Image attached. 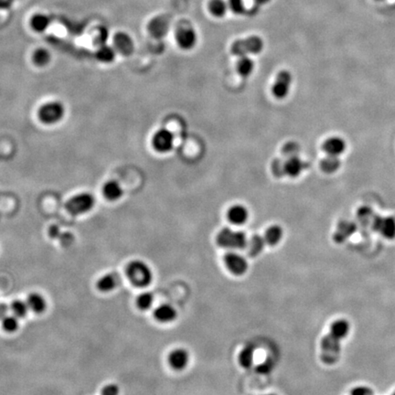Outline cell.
<instances>
[{
  "mask_svg": "<svg viewBox=\"0 0 395 395\" xmlns=\"http://www.w3.org/2000/svg\"><path fill=\"white\" fill-rule=\"evenodd\" d=\"M126 275L129 281L136 287H147L153 280L152 270L141 260H134L126 266Z\"/></svg>",
  "mask_w": 395,
  "mask_h": 395,
  "instance_id": "obj_1",
  "label": "cell"
},
{
  "mask_svg": "<svg viewBox=\"0 0 395 395\" xmlns=\"http://www.w3.org/2000/svg\"><path fill=\"white\" fill-rule=\"evenodd\" d=\"M216 242L219 246L229 250H242L246 248L248 239L245 232L224 228L217 235Z\"/></svg>",
  "mask_w": 395,
  "mask_h": 395,
  "instance_id": "obj_2",
  "label": "cell"
},
{
  "mask_svg": "<svg viewBox=\"0 0 395 395\" xmlns=\"http://www.w3.org/2000/svg\"><path fill=\"white\" fill-rule=\"evenodd\" d=\"M66 113L61 102H47L41 105L38 110V119L43 125L53 126L63 120Z\"/></svg>",
  "mask_w": 395,
  "mask_h": 395,
  "instance_id": "obj_3",
  "label": "cell"
},
{
  "mask_svg": "<svg viewBox=\"0 0 395 395\" xmlns=\"http://www.w3.org/2000/svg\"><path fill=\"white\" fill-rule=\"evenodd\" d=\"M95 205L93 194L81 192L70 198L65 203V209L70 214L79 216L88 213Z\"/></svg>",
  "mask_w": 395,
  "mask_h": 395,
  "instance_id": "obj_4",
  "label": "cell"
},
{
  "mask_svg": "<svg viewBox=\"0 0 395 395\" xmlns=\"http://www.w3.org/2000/svg\"><path fill=\"white\" fill-rule=\"evenodd\" d=\"M264 49V42L258 36H251L244 40H238L231 45V53L238 57L248 54H258Z\"/></svg>",
  "mask_w": 395,
  "mask_h": 395,
  "instance_id": "obj_5",
  "label": "cell"
},
{
  "mask_svg": "<svg viewBox=\"0 0 395 395\" xmlns=\"http://www.w3.org/2000/svg\"><path fill=\"white\" fill-rule=\"evenodd\" d=\"M341 341L328 333L321 341V361L328 365H333L341 357Z\"/></svg>",
  "mask_w": 395,
  "mask_h": 395,
  "instance_id": "obj_6",
  "label": "cell"
},
{
  "mask_svg": "<svg viewBox=\"0 0 395 395\" xmlns=\"http://www.w3.org/2000/svg\"><path fill=\"white\" fill-rule=\"evenodd\" d=\"M176 41L182 50L189 51L197 44V33L191 26H181L176 32Z\"/></svg>",
  "mask_w": 395,
  "mask_h": 395,
  "instance_id": "obj_7",
  "label": "cell"
},
{
  "mask_svg": "<svg viewBox=\"0 0 395 395\" xmlns=\"http://www.w3.org/2000/svg\"><path fill=\"white\" fill-rule=\"evenodd\" d=\"M152 146L156 151L160 153L169 152L174 146V135L168 129H160L152 137Z\"/></svg>",
  "mask_w": 395,
  "mask_h": 395,
  "instance_id": "obj_8",
  "label": "cell"
},
{
  "mask_svg": "<svg viewBox=\"0 0 395 395\" xmlns=\"http://www.w3.org/2000/svg\"><path fill=\"white\" fill-rule=\"evenodd\" d=\"M224 264L234 275H243L248 270V263L243 255L234 252H228L224 256Z\"/></svg>",
  "mask_w": 395,
  "mask_h": 395,
  "instance_id": "obj_9",
  "label": "cell"
},
{
  "mask_svg": "<svg viewBox=\"0 0 395 395\" xmlns=\"http://www.w3.org/2000/svg\"><path fill=\"white\" fill-rule=\"evenodd\" d=\"M291 84L292 75L290 72L288 71H281L276 76V79L272 88L273 96L278 99L286 98L290 91Z\"/></svg>",
  "mask_w": 395,
  "mask_h": 395,
  "instance_id": "obj_10",
  "label": "cell"
},
{
  "mask_svg": "<svg viewBox=\"0 0 395 395\" xmlns=\"http://www.w3.org/2000/svg\"><path fill=\"white\" fill-rule=\"evenodd\" d=\"M372 227L386 239L395 238V220L392 217H375Z\"/></svg>",
  "mask_w": 395,
  "mask_h": 395,
  "instance_id": "obj_11",
  "label": "cell"
},
{
  "mask_svg": "<svg viewBox=\"0 0 395 395\" xmlns=\"http://www.w3.org/2000/svg\"><path fill=\"white\" fill-rule=\"evenodd\" d=\"M170 29V18L168 16H159L153 18L149 25L148 31L153 38H162L168 33Z\"/></svg>",
  "mask_w": 395,
  "mask_h": 395,
  "instance_id": "obj_12",
  "label": "cell"
},
{
  "mask_svg": "<svg viewBox=\"0 0 395 395\" xmlns=\"http://www.w3.org/2000/svg\"><path fill=\"white\" fill-rule=\"evenodd\" d=\"M189 354L186 349H174L168 355V363L174 370H184L189 364Z\"/></svg>",
  "mask_w": 395,
  "mask_h": 395,
  "instance_id": "obj_13",
  "label": "cell"
},
{
  "mask_svg": "<svg viewBox=\"0 0 395 395\" xmlns=\"http://www.w3.org/2000/svg\"><path fill=\"white\" fill-rule=\"evenodd\" d=\"M114 44L115 51L125 56L132 54L134 51V42L128 34L120 32L114 38Z\"/></svg>",
  "mask_w": 395,
  "mask_h": 395,
  "instance_id": "obj_14",
  "label": "cell"
},
{
  "mask_svg": "<svg viewBox=\"0 0 395 395\" xmlns=\"http://www.w3.org/2000/svg\"><path fill=\"white\" fill-rule=\"evenodd\" d=\"M346 142L344 139L339 136H332L327 139L323 144V150L328 156H341L346 150Z\"/></svg>",
  "mask_w": 395,
  "mask_h": 395,
  "instance_id": "obj_15",
  "label": "cell"
},
{
  "mask_svg": "<svg viewBox=\"0 0 395 395\" xmlns=\"http://www.w3.org/2000/svg\"><path fill=\"white\" fill-rule=\"evenodd\" d=\"M102 193L105 200L108 202H117L124 195V190L119 182L115 181H108L105 182L102 188Z\"/></svg>",
  "mask_w": 395,
  "mask_h": 395,
  "instance_id": "obj_16",
  "label": "cell"
},
{
  "mask_svg": "<svg viewBox=\"0 0 395 395\" xmlns=\"http://www.w3.org/2000/svg\"><path fill=\"white\" fill-rule=\"evenodd\" d=\"M356 224L349 221H343L339 223L336 231L334 233V241L338 244L344 243L356 231Z\"/></svg>",
  "mask_w": 395,
  "mask_h": 395,
  "instance_id": "obj_17",
  "label": "cell"
},
{
  "mask_svg": "<svg viewBox=\"0 0 395 395\" xmlns=\"http://www.w3.org/2000/svg\"><path fill=\"white\" fill-rule=\"evenodd\" d=\"M177 310L168 304L160 305L154 311V317L160 323H170L177 319Z\"/></svg>",
  "mask_w": 395,
  "mask_h": 395,
  "instance_id": "obj_18",
  "label": "cell"
},
{
  "mask_svg": "<svg viewBox=\"0 0 395 395\" xmlns=\"http://www.w3.org/2000/svg\"><path fill=\"white\" fill-rule=\"evenodd\" d=\"M286 166V176L290 177H299L303 172L304 169L307 167V163H305L299 156L289 157L285 160Z\"/></svg>",
  "mask_w": 395,
  "mask_h": 395,
  "instance_id": "obj_19",
  "label": "cell"
},
{
  "mask_svg": "<svg viewBox=\"0 0 395 395\" xmlns=\"http://www.w3.org/2000/svg\"><path fill=\"white\" fill-rule=\"evenodd\" d=\"M228 220L234 225H242L247 222L248 210L243 205H234L228 210Z\"/></svg>",
  "mask_w": 395,
  "mask_h": 395,
  "instance_id": "obj_20",
  "label": "cell"
},
{
  "mask_svg": "<svg viewBox=\"0 0 395 395\" xmlns=\"http://www.w3.org/2000/svg\"><path fill=\"white\" fill-rule=\"evenodd\" d=\"M349 329H350V326L347 320H338L331 324L329 334H331L338 340L342 341V340H344L346 337L348 336Z\"/></svg>",
  "mask_w": 395,
  "mask_h": 395,
  "instance_id": "obj_21",
  "label": "cell"
},
{
  "mask_svg": "<svg viewBox=\"0 0 395 395\" xmlns=\"http://www.w3.org/2000/svg\"><path fill=\"white\" fill-rule=\"evenodd\" d=\"M27 304L30 307V310H32L37 314H41L42 312L45 311L47 307L46 300L42 294L38 293L30 294L27 299Z\"/></svg>",
  "mask_w": 395,
  "mask_h": 395,
  "instance_id": "obj_22",
  "label": "cell"
},
{
  "mask_svg": "<svg viewBox=\"0 0 395 395\" xmlns=\"http://www.w3.org/2000/svg\"><path fill=\"white\" fill-rule=\"evenodd\" d=\"M266 244L265 240L263 236L255 235L252 236L251 239L248 240L247 244V248H248V254L251 257H256L263 252L265 248V245Z\"/></svg>",
  "mask_w": 395,
  "mask_h": 395,
  "instance_id": "obj_23",
  "label": "cell"
},
{
  "mask_svg": "<svg viewBox=\"0 0 395 395\" xmlns=\"http://www.w3.org/2000/svg\"><path fill=\"white\" fill-rule=\"evenodd\" d=\"M118 281H119V278H117V275H115L114 273H107L99 279V281L97 283V287L102 292L107 293L110 291L114 290V288L118 286Z\"/></svg>",
  "mask_w": 395,
  "mask_h": 395,
  "instance_id": "obj_24",
  "label": "cell"
},
{
  "mask_svg": "<svg viewBox=\"0 0 395 395\" xmlns=\"http://www.w3.org/2000/svg\"><path fill=\"white\" fill-rule=\"evenodd\" d=\"M31 28L33 29L34 31L42 33L46 31L47 29L51 25V19L50 17L47 16L46 14H42L38 13L32 17L30 21Z\"/></svg>",
  "mask_w": 395,
  "mask_h": 395,
  "instance_id": "obj_25",
  "label": "cell"
},
{
  "mask_svg": "<svg viewBox=\"0 0 395 395\" xmlns=\"http://www.w3.org/2000/svg\"><path fill=\"white\" fill-rule=\"evenodd\" d=\"M283 234H284V232H283V229H282L281 226L272 225L265 231L264 238H265L266 244L271 245V246H274L280 243V241L283 238Z\"/></svg>",
  "mask_w": 395,
  "mask_h": 395,
  "instance_id": "obj_26",
  "label": "cell"
},
{
  "mask_svg": "<svg viewBox=\"0 0 395 395\" xmlns=\"http://www.w3.org/2000/svg\"><path fill=\"white\" fill-rule=\"evenodd\" d=\"M238 361H239L240 365L245 369H249L252 367L254 361V348L252 345L245 346L244 349L240 351Z\"/></svg>",
  "mask_w": 395,
  "mask_h": 395,
  "instance_id": "obj_27",
  "label": "cell"
},
{
  "mask_svg": "<svg viewBox=\"0 0 395 395\" xmlns=\"http://www.w3.org/2000/svg\"><path fill=\"white\" fill-rule=\"evenodd\" d=\"M341 165V160L339 159V156H328V155L325 159L321 160L320 168L325 173L332 174V173L336 172L337 170H339Z\"/></svg>",
  "mask_w": 395,
  "mask_h": 395,
  "instance_id": "obj_28",
  "label": "cell"
},
{
  "mask_svg": "<svg viewBox=\"0 0 395 395\" xmlns=\"http://www.w3.org/2000/svg\"><path fill=\"white\" fill-rule=\"evenodd\" d=\"M51 61V52L44 48L37 49L32 54V62L37 67H45Z\"/></svg>",
  "mask_w": 395,
  "mask_h": 395,
  "instance_id": "obj_29",
  "label": "cell"
},
{
  "mask_svg": "<svg viewBox=\"0 0 395 395\" xmlns=\"http://www.w3.org/2000/svg\"><path fill=\"white\" fill-rule=\"evenodd\" d=\"M254 69V63L252 59H250L247 56L240 57L238 63H237V71L242 77H249L252 74Z\"/></svg>",
  "mask_w": 395,
  "mask_h": 395,
  "instance_id": "obj_30",
  "label": "cell"
},
{
  "mask_svg": "<svg viewBox=\"0 0 395 395\" xmlns=\"http://www.w3.org/2000/svg\"><path fill=\"white\" fill-rule=\"evenodd\" d=\"M116 52H117V51H115L114 49H113L112 47L103 45V46L97 51L96 58L99 62H101V63H113L114 59H115Z\"/></svg>",
  "mask_w": 395,
  "mask_h": 395,
  "instance_id": "obj_31",
  "label": "cell"
},
{
  "mask_svg": "<svg viewBox=\"0 0 395 395\" xmlns=\"http://www.w3.org/2000/svg\"><path fill=\"white\" fill-rule=\"evenodd\" d=\"M228 8L229 6L224 0H210L209 4L210 13L217 17H224L227 12Z\"/></svg>",
  "mask_w": 395,
  "mask_h": 395,
  "instance_id": "obj_32",
  "label": "cell"
},
{
  "mask_svg": "<svg viewBox=\"0 0 395 395\" xmlns=\"http://www.w3.org/2000/svg\"><path fill=\"white\" fill-rule=\"evenodd\" d=\"M10 308H11L14 315H16L17 318H21V319L25 318L27 314H28L29 309H30V307L28 306L27 302H24V301L19 300V299L13 301Z\"/></svg>",
  "mask_w": 395,
  "mask_h": 395,
  "instance_id": "obj_33",
  "label": "cell"
},
{
  "mask_svg": "<svg viewBox=\"0 0 395 395\" xmlns=\"http://www.w3.org/2000/svg\"><path fill=\"white\" fill-rule=\"evenodd\" d=\"M153 303H154V297L149 292H145L143 294H139L137 299H136L137 307H139V309L144 310V311L150 309Z\"/></svg>",
  "mask_w": 395,
  "mask_h": 395,
  "instance_id": "obj_34",
  "label": "cell"
},
{
  "mask_svg": "<svg viewBox=\"0 0 395 395\" xmlns=\"http://www.w3.org/2000/svg\"><path fill=\"white\" fill-rule=\"evenodd\" d=\"M18 318L16 315H6L2 320V327L7 332H15L18 328Z\"/></svg>",
  "mask_w": 395,
  "mask_h": 395,
  "instance_id": "obj_35",
  "label": "cell"
},
{
  "mask_svg": "<svg viewBox=\"0 0 395 395\" xmlns=\"http://www.w3.org/2000/svg\"><path fill=\"white\" fill-rule=\"evenodd\" d=\"M299 152H300V147L299 144L295 142H287L282 148V154L286 159L299 156Z\"/></svg>",
  "mask_w": 395,
  "mask_h": 395,
  "instance_id": "obj_36",
  "label": "cell"
},
{
  "mask_svg": "<svg viewBox=\"0 0 395 395\" xmlns=\"http://www.w3.org/2000/svg\"><path fill=\"white\" fill-rule=\"evenodd\" d=\"M271 169L273 176L275 177H285L286 176V166H285V160L282 159H275L272 162L271 165Z\"/></svg>",
  "mask_w": 395,
  "mask_h": 395,
  "instance_id": "obj_37",
  "label": "cell"
},
{
  "mask_svg": "<svg viewBox=\"0 0 395 395\" xmlns=\"http://www.w3.org/2000/svg\"><path fill=\"white\" fill-rule=\"evenodd\" d=\"M228 6L231 11L237 15H242L245 12L244 0H229Z\"/></svg>",
  "mask_w": 395,
  "mask_h": 395,
  "instance_id": "obj_38",
  "label": "cell"
},
{
  "mask_svg": "<svg viewBox=\"0 0 395 395\" xmlns=\"http://www.w3.org/2000/svg\"><path fill=\"white\" fill-rule=\"evenodd\" d=\"M120 394V389L116 384L110 383L105 385L103 390H102V395H119Z\"/></svg>",
  "mask_w": 395,
  "mask_h": 395,
  "instance_id": "obj_39",
  "label": "cell"
},
{
  "mask_svg": "<svg viewBox=\"0 0 395 395\" xmlns=\"http://www.w3.org/2000/svg\"><path fill=\"white\" fill-rule=\"evenodd\" d=\"M350 395H374V392L369 387L359 386L351 390Z\"/></svg>",
  "mask_w": 395,
  "mask_h": 395,
  "instance_id": "obj_40",
  "label": "cell"
},
{
  "mask_svg": "<svg viewBox=\"0 0 395 395\" xmlns=\"http://www.w3.org/2000/svg\"><path fill=\"white\" fill-rule=\"evenodd\" d=\"M358 217L362 221H369L371 217L372 219L374 218V216H372V210L368 207L362 208L360 211H358Z\"/></svg>",
  "mask_w": 395,
  "mask_h": 395,
  "instance_id": "obj_41",
  "label": "cell"
},
{
  "mask_svg": "<svg viewBox=\"0 0 395 395\" xmlns=\"http://www.w3.org/2000/svg\"><path fill=\"white\" fill-rule=\"evenodd\" d=\"M272 367H273V365H272L271 362H265L258 366L257 370H258V372L260 374H267L272 370Z\"/></svg>",
  "mask_w": 395,
  "mask_h": 395,
  "instance_id": "obj_42",
  "label": "cell"
},
{
  "mask_svg": "<svg viewBox=\"0 0 395 395\" xmlns=\"http://www.w3.org/2000/svg\"><path fill=\"white\" fill-rule=\"evenodd\" d=\"M49 234L51 236V238H57L61 235V231H60V228L57 226H51L50 228V231H49Z\"/></svg>",
  "mask_w": 395,
  "mask_h": 395,
  "instance_id": "obj_43",
  "label": "cell"
},
{
  "mask_svg": "<svg viewBox=\"0 0 395 395\" xmlns=\"http://www.w3.org/2000/svg\"><path fill=\"white\" fill-rule=\"evenodd\" d=\"M15 0H0V9H9Z\"/></svg>",
  "mask_w": 395,
  "mask_h": 395,
  "instance_id": "obj_44",
  "label": "cell"
},
{
  "mask_svg": "<svg viewBox=\"0 0 395 395\" xmlns=\"http://www.w3.org/2000/svg\"><path fill=\"white\" fill-rule=\"evenodd\" d=\"M270 1H271V0H254V2H255V4H256L257 8H259V7H261V6H264V5H266L267 3H269Z\"/></svg>",
  "mask_w": 395,
  "mask_h": 395,
  "instance_id": "obj_45",
  "label": "cell"
},
{
  "mask_svg": "<svg viewBox=\"0 0 395 395\" xmlns=\"http://www.w3.org/2000/svg\"><path fill=\"white\" fill-rule=\"evenodd\" d=\"M391 395H395V391H394V392H393V393H392V394H391Z\"/></svg>",
  "mask_w": 395,
  "mask_h": 395,
  "instance_id": "obj_46",
  "label": "cell"
},
{
  "mask_svg": "<svg viewBox=\"0 0 395 395\" xmlns=\"http://www.w3.org/2000/svg\"><path fill=\"white\" fill-rule=\"evenodd\" d=\"M265 395H275V394H265Z\"/></svg>",
  "mask_w": 395,
  "mask_h": 395,
  "instance_id": "obj_47",
  "label": "cell"
},
{
  "mask_svg": "<svg viewBox=\"0 0 395 395\" xmlns=\"http://www.w3.org/2000/svg\"><path fill=\"white\" fill-rule=\"evenodd\" d=\"M378 1H383V0H378Z\"/></svg>",
  "mask_w": 395,
  "mask_h": 395,
  "instance_id": "obj_48",
  "label": "cell"
}]
</instances>
